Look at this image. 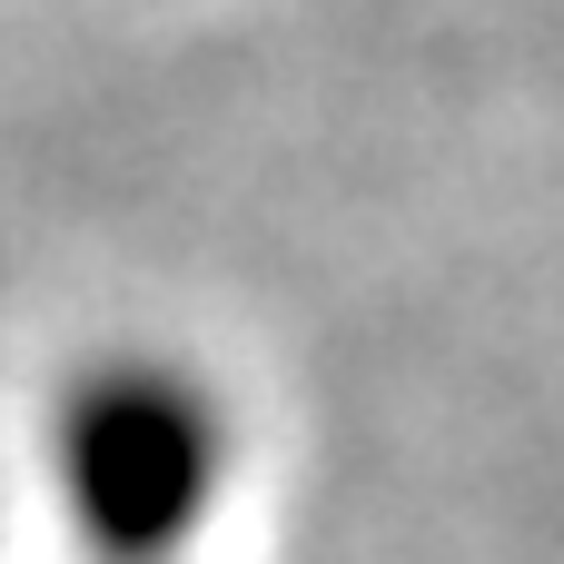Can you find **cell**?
<instances>
[{
	"instance_id": "cell-1",
	"label": "cell",
	"mask_w": 564,
	"mask_h": 564,
	"mask_svg": "<svg viewBox=\"0 0 564 564\" xmlns=\"http://www.w3.org/2000/svg\"><path fill=\"white\" fill-rule=\"evenodd\" d=\"M59 466H69V496H79V525L109 545V555H159L188 506L208 496L218 456H208V416L178 377H99L69 426H59Z\"/></svg>"
}]
</instances>
